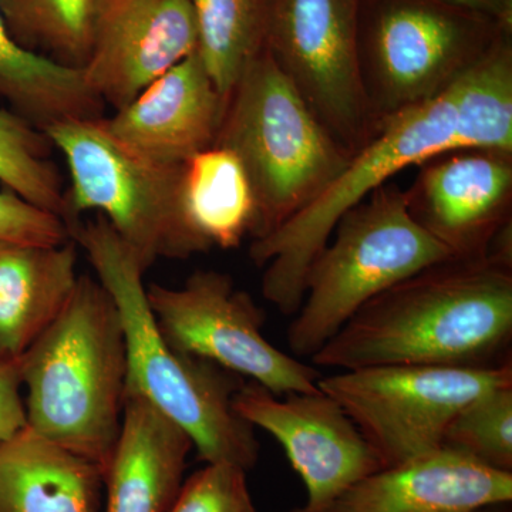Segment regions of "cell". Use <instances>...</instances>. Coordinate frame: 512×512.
Wrapping results in <instances>:
<instances>
[{"mask_svg": "<svg viewBox=\"0 0 512 512\" xmlns=\"http://www.w3.org/2000/svg\"><path fill=\"white\" fill-rule=\"evenodd\" d=\"M360 0H264V47L330 136L356 153L372 136L359 59Z\"/></svg>", "mask_w": 512, "mask_h": 512, "instance_id": "11", "label": "cell"}, {"mask_svg": "<svg viewBox=\"0 0 512 512\" xmlns=\"http://www.w3.org/2000/svg\"><path fill=\"white\" fill-rule=\"evenodd\" d=\"M192 450L180 426L127 390L119 440L104 471L106 512H170Z\"/></svg>", "mask_w": 512, "mask_h": 512, "instance_id": "17", "label": "cell"}, {"mask_svg": "<svg viewBox=\"0 0 512 512\" xmlns=\"http://www.w3.org/2000/svg\"><path fill=\"white\" fill-rule=\"evenodd\" d=\"M507 384L511 360L480 367H363L318 380L319 389L355 421L383 468L439 450L461 407Z\"/></svg>", "mask_w": 512, "mask_h": 512, "instance_id": "9", "label": "cell"}, {"mask_svg": "<svg viewBox=\"0 0 512 512\" xmlns=\"http://www.w3.org/2000/svg\"><path fill=\"white\" fill-rule=\"evenodd\" d=\"M460 148L512 153V30L448 87Z\"/></svg>", "mask_w": 512, "mask_h": 512, "instance_id": "22", "label": "cell"}, {"mask_svg": "<svg viewBox=\"0 0 512 512\" xmlns=\"http://www.w3.org/2000/svg\"><path fill=\"white\" fill-rule=\"evenodd\" d=\"M198 55L227 101L245 67L264 49V0H190Z\"/></svg>", "mask_w": 512, "mask_h": 512, "instance_id": "24", "label": "cell"}, {"mask_svg": "<svg viewBox=\"0 0 512 512\" xmlns=\"http://www.w3.org/2000/svg\"><path fill=\"white\" fill-rule=\"evenodd\" d=\"M100 5L101 0H0L20 46L74 69L89 59Z\"/></svg>", "mask_w": 512, "mask_h": 512, "instance_id": "23", "label": "cell"}, {"mask_svg": "<svg viewBox=\"0 0 512 512\" xmlns=\"http://www.w3.org/2000/svg\"><path fill=\"white\" fill-rule=\"evenodd\" d=\"M453 8L466 10L474 15L500 23L504 28L512 29V0H439Z\"/></svg>", "mask_w": 512, "mask_h": 512, "instance_id": "30", "label": "cell"}, {"mask_svg": "<svg viewBox=\"0 0 512 512\" xmlns=\"http://www.w3.org/2000/svg\"><path fill=\"white\" fill-rule=\"evenodd\" d=\"M454 258L414 221L406 192L384 184L340 218L306 274L289 349L311 357L367 302L417 272Z\"/></svg>", "mask_w": 512, "mask_h": 512, "instance_id": "5", "label": "cell"}, {"mask_svg": "<svg viewBox=\"0 0 512 512\" xmlns=\"http://www.w3.org/2000/svg\"><path fill=\"white\" fill-rule=\"evenodd\" d=\"M512 338V268L450 258L367 302L311 357L315 366L498 365Z\"/></svg>", "mask_w": 512, "mask_h": 512, "instance_id": "1", "label": "cell"}, {"mask_svg": "<svg viewBox=\"0 0 512 512\" xmlns=\"http://www.w3.org/2000/svg\"><path fill=\"white\" fill-rule=\"evenodd\" d=\"M481 512H487V510H485V511H481ZM504 512H505V511H504ZM508 512H510V511H508Z\"/></svg>", "mask_w": 512, "mask_h": 512, "instance_id": "31", "label": "cell"}, {"mask_svg": "<svg viewBox=\"0 0 512 512\" xmlns=\"http://www.w3.org/2000/svg\"><path fill=\"white\" fill-rule=\"evenodd\" d=\"M77 244L0 239V357L19 360L76 288Z\"/></svg>", "mask_w": 512, "mask_h": 512, "instance_id": "18", "label": "cell"}, {"mask_svg": "<svg viewBox=\"0 0 512 512\" xmlns=\"http://www.w3.org/2000/svg\"><path fill=\"white\" fill-rule=\"evenodd\" d=\"M170 512H259L247 471L231 464H205L184 481Z\"/></svg>", "mask_w": 512, "mask_h": 512, "instance_id": "27", "label": "cell"}, {"mask_svg": "<svg viewBox=\"0 0 512 512\" xmlns=\"http://www.w3.org/2000/svg\"><path fill=\"white\" fill-rule=\"evenodd\" d=\"M441 447L512 473V384L487 390L461 407Z\"/></svg>", "mask_w": 512, "mask_h": 512, "instance_id": "26", "label": "cell"}, {"mask_svg": "<svg viewBox=\"0 0 512 512\" xmlns=\"http://www.w3.org/2000/svg\"><path fill=\"white\" fill-rule=\"evenodd\" d=\"M0 99L39 130L69 119L103 117L104 104L82 69L25 49L10 35L0 9Z\"/></svg>", "mask_w": 512, "mask_h": 512, "instance_id": "21", "label": "cell"}, {"mask_svg": "<svg viewBox=\"0 0 512 512\" xmlns=\"http://www.w3.org/2000/svg\"><path fill=\"white\" fill-rule=\"evenodd\" d=\"M19 360L0 357V444L28 426Z\"/></svg>", "mask_w": 512, "mask_h": 512, "instance_id": "29", "label": "cell"}, {"mask_svg": "<svg viewBox=\"0 0 512 512\" xmlns=\"http://www.w3.org/2000/svg\"><path fill=\"white\" fill-rule=\"evenodd\" d=\"M505 30L439 0H360L357 59L373 130L446 92Z\"/></svg>", "mask_w": 512, "mask_h": 512, "instance_id": "8", "label": "cell"}, {"mask_svg": "<svg viewBox=\"0 0 512 512\" xmlns=\"http://www.w3.org/2000/svg\"><path fill=\"white\" fill-rule=\"evenodd\" d=\"M42 130L0 109V183L37 208L67 221L66 191Z\"/></svg>", "mask_w": 512, "mask_h": 512, "instance_id": "25", "label": "cell"}, {"mask_svg": "<svg viewBox=\"0 0 512 512\" xmlns=\"http://www.w3.org/2000/svg\"><path fill=\"white\" fill-rule=\"evenodd\" d=\"M0 239L37 245L72 241L62 218L35 207L6 188L0 191Z\"/></svg>", "mask_w": 512, "mask_h": 512, "instance_id": "28", "label": "cell"}, {"mask_svg": "<svg viewBox=\"0 0 512 512\" xmlns=\"http://www.w3.org/2000/svg\"><path fill=\"white\" fill-rule=\"evenodd\" d=\"M417 167L404 190L414 221L454 258H484L512 222V153L461 148Z\"/></svg>", "mask_w": 512, "mask_h": 512, "instance_id": "13", "label": "cell"}, {"mask_svg": "<svg viewBox=\"0 0 512 512\" xmlns=\"http://www.w3.org/2000/svg\"><path fill=\"white\" fill-rule=\"evenodd\" d=\"M147 301L165 342L276 396L315 392L322 373L265 338V313L231 275L200 269L180 288L153 284Z\"/></svg>", "mask_w": 512, "mask_h": 512, "instance_id": "10", "label": "cell"}, {"mask_svg": "<svg viewBox=\"0 0 512 512\" xmlns=\"http://www.w3.org/2000/svg\"><path fill=\"white\" fill-rule=\"evenodd\" d=\"M197 50L190 0H101L82 70L89 89L117 111Z\"/></svg>", "mask_w": 512, "mask_h": 512, "instance_id": "14", "label": "cell"}, {"mask_svg": "<svg viewBox=\"0 0 512 512\" xmlns=\"http://www.w3.org/2000/svg\"><path fill=\"white\" fill-rule=\"evenodd\" d=\"M232 404L241 419L281 444L302 478L306 503L292 512H330L353 485L383 468L355 421L320 389L276 396L245 382Z\"/></svg>", "mask_w": 512, "mask_h": 512, "instance_id": "12", "label": "cell"}, {"mask_svg": "<svg viewBox=\"0 0 512 512\" xmlns=\"http://www.w3.org/2000/svg\"><path fill=\"white\" fill-rule=\"evenodd\" d=\"M212 146L228 148L244 165L258 215L252 241L308 207L352 156L316 119L265 47L229 93Z\"/></svg>", "mask_w": 512, "mask_h": 512, "instance_id": "4", "label": "cell"}, {"mask_svg": "<svg viewBox=\"0 0 512 512\" xmlns=\"http://www.w3.org/2000/svg\"><path fill=\"white\" fill-rule=\"evenodd\" d=\"M181 210L197 254L235 249L255 238L254 192L244 165L228 148H205L185 161Z\"/></svg>", "mask_w": 512, "mask_h": 512, "instance_id": "20", "label": "cell"}, {"mask_svg": "<svg viewBox=\"0 0 512 512\" xmlns=\"http://www.w3.org/2000/svg\"><path fill=\"white\" fill-rule=\"evenodd\" d=\"M19 367L29 429L106 471L123 424L128 376L123 325L107 289L80 275Z\"/></svg>", "mask_w": 512, "mask_h": 512, "instance_id": "3", "label": "cell"}, {"mask_svg": "<svg viewBox=\"0 0 512 512\" xmlns=\"http://www.w3.org/2000/svg\"><path fill=\"white\" fill-rule=\"evenodd\" d=\"M454 150L461 148L448 89L377 123L369 140L308 207L268 237L251 242L249 258L265 268L261 288L266 301L284 315H295L305 298L306 274L340 218L404 168Z\"/></svg>", "mask_w": 512, "mask_h": 512, "instance_id": "6", "label": "cell"}, {"mask_svg": "<svg viewBox=\"0 0 512 512\" xmlns=\"http://www.w3.org/2000/svg\"><path fill=\"white\" fill-rule=\"evenodd\" d=\"M225 103L195 52L126 107L104 117V123L134 153L156 163L180 165L212 147Z\"/></svg>", "mask_w": 512, "mask_h": 512, "instance_id": "15", "label": "cell"}, {"mask_svg": "<svg viewBox=\"0 0 512 512\" xmlns=\"http://www.w3.org/2000/svg\"><path fill=\"white\" fill-rule=\"evenodd\" d=\"M70 173L67 227L97 211L144 271L157 259L198 255L181 210L183 165L160 164L120 143L97 119L59 121L43 130Z\"/></svg>", "mask_w": 512, "mask_h": 512, "instance_id": "7", "label": "cell"}, {"mask_svg": "<svg viewBox=\"0 0 512 512\" xmlns=\"http://www.w3.org/2000/svg\"><path fill=\"white\" fill-rule=\"evenodd\" d=\"M512 473L441 447L380 468L330 512H481L511 503Z\"/></svg>", "mask_w": 512, "mask_h": 512, "instance_id": "16", "label": "cell"}, {"mask_svg": "<svg viewBox=\"0 0 512 512\" xmlns=\"http://www.w3.org/2000/svg\"><path fill=\"white\" fill-rule=\"evenodd\" d=\"M69 231L119 309L127 349L126 392L140 394L180 426L205 464L252 470L259 441L232 404L247 380L165 342L148 305L146 271L101 215L96 221L73 222Z\"/></svg>", "mask_w": 512, "mask_h": 512, "instance_id": "2", "label": "cell"}, {"mask_svg": "<svg viewBox=\"0 0 512 512\" xmlns=\"http://www.w3.org/2000/svg\"><path fill=\"white\" fill-rule=\"evenodd\" d=\"M103 468L29 429L0 444V512H100Z\"/></svg>", "mask_w": 512, "mask_h": 512, "instance_id": "19", "label": "cell"}]
</instances>
